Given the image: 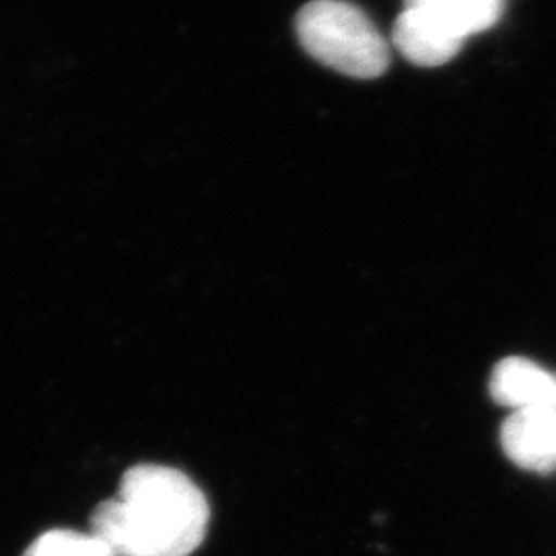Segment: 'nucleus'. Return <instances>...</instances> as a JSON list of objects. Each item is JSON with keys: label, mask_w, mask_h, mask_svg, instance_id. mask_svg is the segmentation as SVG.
Wrapping results in <instances>:
<instances>
[{"label": "nucleus", "mask_w": 556, "mask_h": 556, "mask_svg": "<svg viewBox=\"0 0 556 556\" xmlns=\"http://www.w3.org/2000/svg\"><path fill=\"white\" fill-rule=\"evenodd\" d=\"M211 507L197 482L160 464H137L118 495L100 503L91 534L116 556H190L206 538Z\"/></svg>", "instance_id": "f257e3e1"}, {"label": "nucleus", "mask_w": 556, "mask_h": 556, "mask_svg": "<svg viewBox=\"0 0 556 556\" xmlns=\"http://www.w3.org/2000/svg\"><path fill=\"white\" fill-rule=\"evenodd\" d=\"M23 556H116L91 532L50 530L36 538Z\"/></svg>", "instance_id": "423d86ee"}, {"label": "nucleus", "mask_w": 556, "mask_h": 556, "mask_svg": "<svg viewBox=\"0 0 556 556\" xmlns=\"http://www.w3.org/2000/svg\"><path fill=\"white\" fill-rule=\"evenodd\" d=\"M507 0H404L392 41L422 68L447 64L464 41L497 25Z\"/></svg>", "instance_id": "7ed1b4c3"}, {"label": "nucleus", "mask_w": 556, "mask_h": 556, "mask_svg": "<svg viewBox=\"0 0 556 556\" xmlns=\"http://www.w3.org/2000/svg\"><path fill=\"white\" fill-rule=\"evenodd\" d=\"M303 50L355 79H376L390 66V46L363 9L346 0H314L298 15Z\"/></svg>", "instance_id": "f03ea898"}, {"label": "nucleus", "mask_w": 556, "mask_h": 556, "mask_svg": "<svg viewBox=\"0 0 556 556\" xmlns=\"http://www.w3.org/2000/svg\"><path fill=\"white\" fill-rule=\"evenodd\" d=\"M501 445L516 466L551 475L556 470V413L516 410L501 427Z\"/></svg>", "instance_id": "20e7f679"}, {"label": "nucleus", "mask_w": 556, "mask_h": 556, "mask_svg": "<svg viewBox=\"0 0 556 556\" xmlns=\"http://www.w3.org/2000/svg\"><path fill=\"white\" fill-rule=\"evenodd\" d=\"M491 396L516 410L556 413V376L530 358H503L491 376Z\"/></svg>", "instance_id": "39448f33"}]
</instances>
